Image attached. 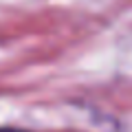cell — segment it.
Returning <instances> with one entry per match:
<instances>
[{
  "label": "cell",
  "mask_w": 132,
  "mask_h": 132,
  "mask_svg": "<svg viewBox=\"0 0 132 132\" xmlns=\"http://www.w3.org/2000/svg\"><path fill=\"white\" fill-rule=\"evenodd\" d=\"M0 132H24V130H0Z\"/></svg>",
  "instance_id": "obj_1"
}]
</instances>
